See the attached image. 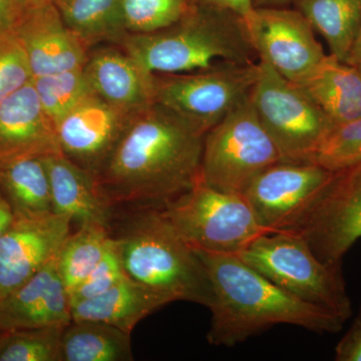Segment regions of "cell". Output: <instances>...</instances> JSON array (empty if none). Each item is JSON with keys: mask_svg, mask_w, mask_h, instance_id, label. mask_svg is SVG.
<instances>
[{"mask_svg": "<svg viewBox=\"0 0 361 361\" xmlns=\"http://www.w3.org/2000/svg\"><path fill=\"white\" fill-rule=\"evenodd\" d=\"M204 137L158 104L130 116L97 180L106 200L163 207L201 180Z\"/></svg>", "mask_w": 361, "mask_h": 361, "instance_id": "1", "label": "cell"}, {"mask_svg": "<svg viewBox=\"0 0 361 361\" xmlns=\"http://www.w3.org/2000/svg\"><path fill=\"white\" fill-rule=\"evenodd\" d=\"M194 251L212 287L209 343L232 348L279 324L322 334H337L343 327L341 318L291 295L236 254Z\"/></svg>", "mask_w": 361, "mask_h": 361, "instance_id": "2", "label": "cell"}, {"mask_svg": "<svg viewBox=\"0 0 361 361\" xmlns=\"http://www.w3.org/2000/svg\"><path fill=\"white\" fill-rule=\"evenodd\" d=\"M118 44L155 75L245 65L258 59L241 18L196 2L174 25L155 32H128Z\"/></svg>", "mask_w": 361, "mask_h": 361, "instance_id": "3", "label": "cell"}, {"mask_svg": "<svg viewBox=\"0 0 361 361\" xmlns=\"http://www.w3.org/2000/svg\"><path fill=\"white\" fill-rule=\"evenodd\" d=\"M126 274L167 296L210 307L212 287L196 252L180 237L161 207H142L113 235Z\"/></svg>", "mask_w": 361, "mask_h": 361, "instance_id": "4", "label": "cell"}, {"mask_svg": "<svg viewBox=\"0 0 361 361\" xmlns=\"http://www.w3.org/2000/svg\"><path fill=\"white\" fill-rule=\"evenodd\" d=\"M238 256L303 302L332 313L344 322L353 315L341 262L320 260L298 233H266Z\"/></svg>", "mask_w": 361, "mask_h": 361, "instance_id": "5", "label": "cell"}, {"mask_svg": "<svg viewBox=\"0 0 361 361\" xmlns=\"http://www.w3.org/2000/svg\"><path fill=\"white\" fill-rule=\"evenodd\" d=\"M161 209L194 250L238 255L259 236L270 233L243 195L214 189L201 180Z\"/></svg>", "mask_w": 361, "mask_h": 361, "instance_id": "6", "label": "cell"}, {"mask_svg": "<svg viewBox=\"0 0 361 361\" xmlns=\"http://www.w3.org/2000/svg\"><path fill=\"white\" fill-rule=\"evenodd\" d=\"M280 161L248 96L205 135L201 180L220 191L243 194L256 176Z\"/></svg>", "mask_w": 361, "mask_h": 361, "instance_id": "7", "label": "cell"}, {"mask_svg": "<svg viewBox=\"0 0 361 361\" xmlns=\"http://www.w3.org/2000/svg\"><path fill=\"white\" fill-rule=\"evenodd\" d=\"M249 97L282 161H310L334 127L299 85L282 77L263 59H258V75Z\"/></svg>", "mask_w": 361, "mask_h": 361, "instance_id": "8", "label": "cell"}, {"mask_svg": "<svg viewBox=\"0 0 361 361\" xmlns=\"http://www.w3.org/2000/svg\"><path fill=\"white\" fill-rule=\"evenodd\" d=\"M258 61L156 75L155 102L206 135L249 96Z\"/></svg>", "mask_w": 361, "mask_h": 361, "instance_id": "9", "label": "cell"}, {"mask_svg": "<svg viewBox=\"0 0 361 361\" xmlns=\"http://www.w3.org/2000/svg\"><path fill=\"white\" fill-rule=\"evenodd\" d=\"M332 173L310 161H280L256 176L242 195L266 230L292 231L305 217Z\"/></svg>", "mask_w": 361, "mask_h": 361, "instance_id": "10", "label": "cell"}, {"mask_svg": "<svg viewBox=\"0 0 361 361\" xmlns=\"http://www.w3.org/2000/svg\"><path fill=\"white\" fill-rule=\"evenodd\" d=\"M298 233L324 262L341 263L361 238V164L332 173Z\"/></svg>", "mask_w": 361, "mask_h": 361, "instance_id": "11", "label": "cell"}, {"mask_svg": "<svg viewBox=\"0 0 361 361\" xmlns=\"http://www.w3.org/2000/svg\"><path fill=\"white\" fill-rule=\"evenodd\" d=\"M245 25L258 59L294 84L303 82L326 56L312 26L297 9L256 7Z\"/></svg>", "mask_w": 361, "mask_h": 361, "instance_id": "12", "label": "cell"}, {"mask_svg": "<svg viewBox=\"0 0 361 361\" xmlns=\"http://www.w3.org/2000/svg\"><path fill=\"white\" fill-rule=\"evenodd\" d=\"M71 224L70 217L54 212L14 219L0 237V300L58 256Z\"/></svg>", "mask_w": 361, "mask_h": 361, "instance_id": "13", "label": "cell"}, {"mask_svg": "<svg viewBox=\"0 0 361 361\" xmlns=\"http://www.w3.org/2000/svg\"><path fill=\"white\" fill-rule=\"evenodd\" d=\"M130 118L96 94L85 97L56 125L61 153L97 177Z\"/></svg>", "mask_w": 361, "mask_h": 361, "instance_id": "14", "label": "cell"}, {"mask_svg": "<svg viewBox=\"0 0 361 361\" xmlns=\"http://www.w3.org/2000/svg\"><path fill=\"white\" fill-rule=\"evenodd\" d=\"M13 32L33 78L85 68L89 59V49L66 26L54 2L20 14Z\"/></svg>", "mask_w": 361, "mask_h": 361, "instance_id": "15", "label": "cell"}, {"mask_svg": "<svg viewBox=\"0 0 361 361\" xmlns=\"http://www.w3.org/2000/svg\"><path fill=\"white\" fill-rule=\"evenodd\" d=\"M59 153L56 126L45 114L32 80L0 104V161Z\"/></svg>", "mask_w": 361, "mask_h": 361, "instance_id": "16", "label": "cell"}, {"mask_svg": "<svg viewBox=\"0 0 361 361\" xmlns=\"http://www.w3.org/2000/svg\"><path fill=\"white\" fill-rule=\"evenodd\" d=\"M73 322L68 292L52 259L37 274L0 300V330L66 326Z\"/></svg>", "mask_w": 361, "mask_h": 361, "instance_id": "17", "label": "cell"}, {"mask_svg": "<svg viewBox=\"0 0 361 361\" xmlns=\"http://www.w3.org/2000/svg\"><path fill=\"white\" fill-rule=\"evenodd\" d=\"M84 71L94 94L127 116L156 104L155 73L123 49L102 47L90 52Z\"/></svg>", "mask_w": 361, "mask_h": 361, "instance_id": "18", "label": "cell"}, {"mask_svg": "<svg viewBox=\"0 0 361 361\" xmlns=\"http://www.w3.org/2000/svg\"><path fill=\"white\" fill-rule=\"evenodd\" d=\"M49 185L52 211L78 225H101L111 229L114 207L104 196L97 178L63 153L42 158Z\"/></svg>", "mask_w": 361, "mask_h": 361, "instance_id": "19", "label": "cell"}, {"mask_svg": "<svg viewBox=\"0 0 361 361\" xmlns=\"http://www.w3.org/2000/svg\"><path fill=\"white\" fill-rule=\"evenodd\" d=\"M173 302L167 296L125 277L101 295L71 304L73 322H97L132 334L147 316Z\"/></svg>", "mask_w": 361, "mask_h": 361, "instance_id": "20", "label": "cell"}, {"mask_svg": "<svg viewBox=\"0 0 361 361\" xmlns=\"http://www.w3.org/2000/svg\"><path fill=\"white\" fill-rule=\"evenodd\" d=\"M299 87L332 125L361 118V73L356 66L325 56Z\"/></svg>", "mask_w": 361, "mask_h": 361, "instance_id": "21", "label": "cell"}, {"mask_svg": "<svg viewBox=\"0 0 361 361\" xmlns=\"http://www.w3.org/2000/svg\"><path fill=\"white\" fill-rule=\"evenodd\" d=\"M299 11L329 44L330 54L350 65L361 32V0H295Z\"/></svg>", "mask_w": 361, "mask_h": 361, "instance_id": "22", "label": "cell"}, {"mask_svg": "<svg viewBox=\"0 0 361 361\" xmlns=\"http://www.w3.org/2000/svg\"><path fill=\"white\" fill-rule=\"evenodd\" d=\"M0 192L16 218L54 212L49 174L42 158L0 161Z\"/></svg>", "mask_w": 361, "mask_h": 361, "instance_id": "23", "label": "cell"}, {"mask_svg": "<svg viewBox=\"0 0 361 361\" xmlns=\"http://www.w3.org/2000/svg\"><path fill=\"white\" fill-rule=\"evenodd\" d=\"M130 334L97 322H71L61 336V361H132Z\"/></svg>", "mask_w": 361, "mask_h": 361, "instance_id": "24", "label": "cell"}, {"mask_svg": "<svg viewBox=\"0 0 361 361\" xmlns=\"http://www.w3.org/2000/svg\"><path fill=\"white\" fill-rule=\"evenodd\" d=\"M66 26L87 49L104 42H118L127 35L123 0H54Z\"/></svg>", "mask_w": 361, "mask_h": 361, "instance_id": "25", "label": "cell"}, {"mask_svg": "<svg viewBox=\"0 0 361 361\" xmlns=\"http://www.w3.org/2000/svg\"><path fill=\"white\" fill-rule=\"evenodd\" d=\"M113 234L101 225L80 226L70 234L56 256V264L68 295L89 276L110 246Z\"/></svg>", "mask_w": 361, "mask_h": 361, "instance_id": "26", "label": "cell"}, {"mask_svg": "<svg viewBox=\"0 0 361 361\" xmlns=\"http://www.w3.org/2000/svg\"><path fill=\"white\" fill-rule=\"evenodd\" d=\"M42 108L54 125L85 97L94 94L84 68L32 78Z\"/></svg>", "mask_w": 361, "mask_h": 361, "instance_id": "27", "label": "cell"}, {"mask_svg": "<svg viewBox=\"0 0 361 361\" xmlns=\"http://www.w3.org/2000/svg\"><path fill=\"white\" fill-rule=\"evenodd\" d=\"M65 327L2 331L0 361H61V336Z\"/></svg>", "mask_w": 361, "mask_h": 361, "instance_id": "28", "label": "cell"}, {"mask_svg": "<svg viewBox=\"0 0 361 361\" xmlns=\"http://www.w3.org/2000/svg\"><path fill=\"white\" fill-rule=\"evenodd\" d=\"M310 163L330 172L361 164V118L334 126L318 145Z\"/></svg>", "mask_w": 361, "mask_h": 361, "instance_id": "29", "label": "cell"}, {"mask_svg": "<svg viewBox=\"0 0 361 361\" xmlns=\"http://www.w3.org/2000/svg\"><path fill=\"white\" fill-rule=\"evenodd\" d=\"M194 0H123L125 27L130 33H149L174 25Z\"/></svg>", "mask_w": 361, "mask_h": 361, "instance_id": "30", "label": "cell"}, {"mask_svg": "<svg viewBox=\"0 0 361 361\" xmlns=\"http://www.w3.org/2000/svg\"><path fill=\"white\" fill-rule=\"evenodd\" d=\"M32 78L25 49L16 33L11 30L0 35V104Z\"/></svg>", "mask_w": 361, "mask_h": 361, "instance_id": "31", "label": "cell"}, {"mask_svg": "<svg viewBox=\"0 0 361 361\" xmlns=\"http://www.w3.org/2000/svg\"><path fill=\"white\" fill-rule=\"evenodd\" d=\"M125 277H127V274L123 269L115 237L113 236L110 246L99 264L70 294L71 304L101 295Z\"/></svg>", "mask_w": 361, "mask_h": 361, "instance_id": "32", "label": "cell"}, {"mask_svg": "<svg viewBox=\"0 0 361 361\" xmlns=\"http://www.w3.org/2000/svg\"><path fill=\"white\" fill-rule=\"evenodd\" d=\"M337 361H361V307L350 329L336 348Z\"/></svg>", "mask_w": 361, "mask_h": 361, "instance_id": "33", "label": "cell"}, {"mask_svg": "<svg viewBox=\"0 0 361 361\" xmlns=\"http://www.w3.org/2000/svg\"><path fill=\"white\" fill-rule=\"evenodd\" d=\"M194 2L230 11L241 18L244 23L248 20L255 11L253 0H194Z\"/></svg>", "mask_w": 361, "mask_h": 361, "instance_id": "34", "label": "cell"}, {"mask_svg": "<svg viewBox=\"0 0 361 361\" xmlns=\"http://www.w3.org/2000/svg\"><path fill=\"white\" fill-rule=\"evenodd\" d=\"M16 20L14 0H0V35L13 30Z\"/></svg>", "mask_w": 361, "mask_h": 361, "instance_id": "35", "label": "cell"}, {"mask_svg": "<svg viewBox=\"0 0 361 361\" xmlns=\"http://www.w3.org/2000/svg\"><path fill=\"white\" fill-rule=\"evenodd\" d=\"M14 219L13 209L0 192V237L13 225Z\"/></svg>", "mask_w": 361, "mask_h": 361, "instance_id": "36", "label": "cell"}, {"mask_svg": "<svg viewBox=\"0 0 361 361\" xmlns=\"http://www.w3.org/2000/svg\"><path fill=\"white\" fill-rule=\"evenodd\" d=\"M54 0H14V9H16V20L18 16L25 11L49 4Z\"/></svg>", "mask_w": 361, "mask_h": 361, "instance_id": "37", "label": "cell"}, {"mask_svg": "<svg viewBox=\"0 0 361 361\" xmlns=\"http://www.w3.org/2000/svg\"><path fill=\"white\" fill-rule=\"evenodd\" d=\"M295 0H253L254 7H284Z\"/></svg>", "mask_w": 361, "mask_h": 361, "instance_id": "38", "label": "cell"}, {"mask_svg": "<svg viewBox=\"0 0 361 361\" xmlns=\"http://www.w3.org/2000/svg\"><path fill=\"white\" fill-rule=\"evenodd\" d=\"M350 65L356 66L361 73V32L356 40L353 56H351Z\"/></svg>", "mask_w": 361, "mask_h": 361, "instance_id": "39", "label": "cell"}, {"mask_svg": "<svg viewBox=\"0 0 361 361\" xmlns=\"http://www.w3.org/2000/svg\"><path fill=\"white\" fill-rule=\"evenodd\" d=\"M1 334H2V331H1V330H0V336H1Z\"/></svg>", "mask_w": 361, "mask_h": 361, "instance_id": "40", "label": "cell"}, {"mask_svg": "<svg viewBox=\"0 0 361 361\" xmlns=\"http://www.w3.org/2000/svg\"></svg>", "mask_w": 361, "mask_h": 361, "instance_id": "41", "label": "cell"}]
</instances>
